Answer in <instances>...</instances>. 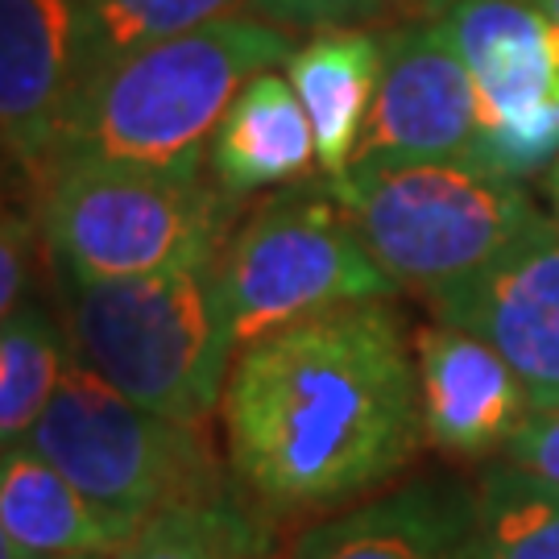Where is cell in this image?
<instances>
[{
	"label": "cell",
	"mask_w": 559,
	"mask_h": 559,
	"mask_svg": "<svg viewBox=\"0 0 559 559\" xmlns=\"http://www.w3.org/2000/svg\"><path fill=\"white\" fill-rule=\"evenodd\" d=\"M133 539L34 448L0 456V559L117 556Z\"/></svg>",
	"instance_id": "cell-15"
},
{
	"label": "cell",
	"mask_w": 559,
	"mask_h": 559,
	"mask_svg": "<svg viewBox=\"0 0 559 559\" xmlns=\"http://www.w3.org/2000/svg\"><path fill=\"white\" fill-rule=\"evenodd\" d=\"M261 21L282 29H373L431 17L423 0H249Z\"/></svg>",
	"instance_id": "cell-21"
},
{
	"label": "cell",
	"mask_w": 559,
	"mask_h": 559,
	"mask_svg": "<svg viewBox=\"0 0 559 559\" xmlns=\"http://www.w3.org/2000/svg\"><path fill=\"white\" fill-rule=\"evenodd\" d=\"M221 290L233 344L353 302H381L399 282L378 265L353 228L332 182H290L253 207L221 249Z\"/></svg>",
	"instance_id": "cell-7"
},
{
	"label": "cell",
	"mask_w": 559,
	"mask_h": 559,
	"mask_svg": "<svg viewBox=\"0 0 559 559\" xmlns=\"http://www.w3.org/2000/svg\"><path fill=\"white\" fill-rule=\"evenodd\" d=\"M506 460L559 485V406L531 411V419L522 423L514 440L506 443Z\"/></svg>",
	"instance_id": "cell-23"
},
{
	"label": "cell",
	"mask_w": 559,
	"mask_h": 559,
	"mask_svg": "<svg viewBox=\"0 0 559 559\" xmlns=\"http://www.w3.org/2000/svg\"><path fill=\"white\" fill-rule=\"evenodd\" d=\"M440 323L489 340L514 365L531 411L559 406V224L547 221L493 270L431 295Z\"/></svg>",
	"instance_id": "cell-11"
},
{
	"label": "cell",
	"mask_w": 559,
	"mask_h": 559,
	"mask_svg": "<svg viewBox=\"0 0 559 559\" xmlns=\"http://www.w3.org/2000/svg\"><path fill=\"white\" fill-rule=\"evenodd\" d=\"M224 460L261 514L336 510L402 473L427 440L419 357L381 302L253 340L221 402Z\"/></svg>",
	"instance_id": "cell-1"
},
{
	"label": "cell",
	"mask_w": 559,
	"mask_h": 559,
	"mask_svg": "<svg viewBox=\"0 0 559 559\" xmlns=\"http://www.w3.org/2000/svg\"><path fill=\"white\" fill-rule=\"evenodd\" d=\"M286 559H473V493L419 480L316 522Z\"/></svg>",
	"instance_id": "cell-13"
},
{
	"label": "cell",
	"mask_w": 559,
	"mask_h": 559,
	"mask_svg": "<svg viewBox=\"0 0 559 559\" xmlns=\"http://www.w3.org/2000/svg\"><path fill=\"white\" fill-rule=\"evenodd\" d=\"M390 278L431 299L493 270L551 221L514 179L468 162L344 170L328 179Z\"/></svg>",
	"instance_id": "cell-4"
},
{
	"label": "cell",
	"mask_w": 559,
	"mask_h": 559,
	"mask_svg": "<svg viewBox=\"0 0 559 559\" xmlns=\"http://www.w3.org/2000/svg\"><path fill=\"white\" fill-rule=\"evenodd\" d=\"M71 353L154 415L212 427L237 360L221 253L108 282H62Z\"/></svg>",
	"instance_id": "cell-3"
},
{
	"label": "cell",
	"mask_w": 559,
	"mask_h": 559,
	"mask_svg": "<svg viewBox=\"0 0 559 559\" xmlns=\"http://www.w3.org/2000/svg\"><path fill=\"white\" fill-rule=\"evenodd\" d=\"M427 443L443 456L485 460L506 452L531 419V394L489 340L452 323H423L415 336Z\"/></svg>",
	"instance_id": "cell-12"
},
{
	"label": "cell",
	"mask_w": 559,
	"mask_h": 559,
	"mask_svg": "<svg viewBox=\"0 0 559 559\" xmlns=\"http://www.w3.org/2000/svg\"><path fill=\"white\" fill-rule=\"evenodd\" d=\"M543 191H547V203H551V221L559 224V162L543 175Z\"/></svg>",
	"instance_id": "cell-24"
},
{
	"label": "cell",
	"mask_w": 559,
	"mask_h": 559,
	"mask_svg": "<svg viewBox=\"0 0 559 559\" xmlns=\"http://www.w3.org/2000/svg\"><path fill=\"white\" fill-rule=\"evenodd\" d=\"M290 55L295 38L261 17H224L124 55L87 83L62 129L50 175L67 166H100L200 179L233 96L258 71L282 67Z\"/></svg>",
	"instance_id": "cell-2"
},
{
	"label": "cell",
	"mask_w": 559,
	"mask_h": 559,
	"mask_svg": "<svg viewBox=\"0 0 559 559\" xmlns=\"http://www.w3.org/2000/svg\"><path fill=\"white\" fill-rule=\"evenodd\" d=\"M71 336L38 299L0 320V443L21 448L59 394Z\"/></svg>",
	"instance_id": "cell-17"
},
{
	"label": "cell",
	"mask_w": 559,
	"mask_h": 559,
	"mask_svg": "<svg viewBox=\"0 0 559 559\" xmlns=\"http://www.w3.org/2000/svg\"><path fill=\"white\" fill-rule=\"evenodd\" d=\"M25 448L50 460L129 535L175 506L228 493L212 427H191L129 402L75 353Z\"/></svg>",
	"instance_id": "cell-5"
},
{
	"label": "cell",
	"mask_w": 559,
	"mask_h": 559,
	"mask_svg": "<svg viewBox=\"0 0 559 559\" xmlns=\"http://www.w3.org/2000/svg\"><path fill=\"white\" fill-rule=\"evenodd\" d=\"M34 203L62 282L141 278L216 258L240 212L212 175L170 179L100 166L55 170Z\"/></svg>",
	"instance_id": "cell-6"
},
{
	"label": "cell",
	"mask_w": 559,
	"mask_h": 559,
	"mask_svg": "<svg viewBox=\"0 0 559 559\" xmlns=\"http://www.w3.org/2000/svg\"><path fill=\"white\" fill-rule=\"evenodd\" d=\"M480 108L468 67L440 17L385 29L378 96L360 133L357 170H390L419 162L477 166ZM348 166V170H353Z\"/></svg>",
	"instance_id": "cell-9"
},
{
	"label": "cell",
	"mask_w": 559,
	"mask_h": 559,
	"mask_svg": "<svg viewBox=\"0 0 559 559\" xmlns=\"http://www.w3.org/2000/svg\"><path fill=\"white\" fill-rule=\"evenodd\" d=\"M423 4H427V13H431V17H440V13L448 9V4H452V0H423Z\"/></svg>",
	"instance_id": "cell-26"
},
{
	"label": "cell",
	"mask_w": 559,
	"mask_h": 559,
	"mask_svg": "<svg viewBox=\"0 0 559 559\" xmlns=\"http://www.w3.org/2000/svg\"><path fill=\"white\" fill-rule=\"evenodd\" d=\"M67 559H112V556H67Z\"/></svg>",
	"instance_id": "cell-27"
},
{
	"label": "cell",
	"mask_w": 559,
	"mask_h": 559,
	"mask_svg": "<svg viewBox=\"0 0 559 559\" xmlns=\"http://www.w3.org/2000/svg\"><path fill=\"white\" fill-rule=\"evenodd\" d=\"M249 9V0H83L92 80L124 55L182 38L212 21L245 17Z\"/></svg>",
	"instance_id": "cell-20"
},
{
	"label": "cell",
	"mask_w": 559,
	"mask_h": 559,
	"mask_svg": "<svg viewBox=\"0 0 559 559\" xmlns=\"http://www.w3.org/2000/svg\"><path fill=\"white\" fill-rule=\"evenodd\" d=\"M480 108L477 166L539 179L559 162V29L535 0H452L440 13Z\"/></svg>",
	"instance_id": "cell-8"
},
{
	"label": "cell",
	"mask_w": 559,
	"mask_h": 559,
	"mask_svg": "<svg viewBox=\"0 0 559 559\" xmlns=\"http://www.w3.org/2000/svg\"><path fill=\"white\" fill-rule=\"evenodd\" d=\"M473 559H559V485L493 464L473 489Z\"/></svg>",
	"instance_id": "cell-18"
},
{
	"label": "cell",
	"mask_w": 559,
	"mask_h": 559,
	"mask_svg": "<svg viewBox=\"0 0 559 559\" xmlns=\"http://www.w3.org/2000/svg\"><path fill=\"white\" fill-rule=\"evenodd\" d=\"M41 258H50V245L41 233L38 203H25V207L9 203L4 228H0V320L38 299L34 286H38Z\"/></svg>",
	"instance_id": "cell-22"
},
{
	"label": "cell",
	"mask_w": 559,
	"mask_h": 559,
	"mask_svg": "<svg viewBox=\"0 0 559 559\" xmlns=\"http://www.w3.org/2000/svg\"><path fill=\"white\" fill-rule=\"evenodd\" d=\"M92 83L83 0H0L4 154L38 195L62 129Z\"/></svg>",
	"instance_id": "cell-10"
},
{
	"label": "cell",
	"mask_w": 559,
	"mask_h": 559,
	"mask_svg": "<svg viewBox=\"0 0 559 559\" xmlns=\"http://www.w3.org/2000/svg\"><path fill=\"white\" fill-rule=\"evenodd\" d=\"M535 4H539V9L547 13V17L556 21V29H559V0H535Z\"/></svg>",
	"instance_id": "cell-25"
},
{
	"label": "cell",
	"mask_w": 559,
	"mask_h": 559,
	"mask_svg": "<svg viewBox=\"0 0 559 559\" xmlns=\"http://www.w3.org/2000/svg\"><path fill=\"white\" fill-rule=\"evenodd\" d=\"M385 29H320L295 46L286 80L295 83L316 129L323 179H340L357 158L365 120L378 96Z\"/></svg>",
	"instance_id": "cell-16"
},
{
	"label": "cell",
	"mask_w": 559,
	"mask_h": 559,
	"mask_svg": "<svg viewBox=\"0 0 559 559\" xmlns=\"http://www.w3.org/2000/svg\"><path fill=\"white\" fill-rule=\"evenodd\" d=\"M112 559H278V543L258 506L228 489L150 519Z\"/></svg>",
	"instance_id": "cell-19"
},
{
	"label": "cell",
	"mask_w": 559,
	"mask_h": 559,
	"mask_svg": "<svg viewBox=\"0 0 559 559\" xmlns=\"http://www.w3.org/2000/svg\"><path fill=\"white\" fill-rule=\"evenodd\" d=\"M311 166H320L316 129L295 83L274 67L258 71L224 112L207 154V175L233 200H249L258 191H282L290 182H302Z\"/></svg>",
	"instance_id": "cell-14"
}]
</instances>
